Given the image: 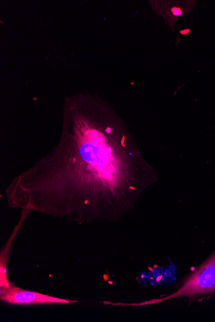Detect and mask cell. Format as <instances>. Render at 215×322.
Masks as SVG:
<instances>
[{"label": "cell", "mask_w": 215, "mask_h": 322, "mask_svg": "<svg viewBox=\"0 0 215 322\" xmlns=\"http://www.w3.org/2000/svg\"><path fill=\"white\" fill-rule=\"evenodd\" d=\"M212 292H215V253L193 273L178 291L156 303L171 298L191 297Z\"/></svg>", "instance_id": "cell-1"}, {"label": "cell", "mask_w": 215, "mask_h": 322, "mask_svg": "<svg viewBox=\"0 0 215 322\" xmlns=\"http://www.w3.org/2000/svg\"><path fill=\"white\" fill-rule=\"evenodd\" d=\"M171 12L172 13H173V15H176V16H178V15H180L182 14V10L179 7H173L171 9Z\"/></svg>", "instance_id": "cell-3"}, {"label": "cell", "mask_w": 215, "mask_h": 322, "mask_svg": "<svg viewBox=\"0 0 215 322\" xmlns=\"http://www.w3.org/2000/svg\"><path fill=\"white\" fill-rule=\"evenodd\" d=\"M106 131L107 133L110 134V133H111V128H110V127H108V128L106 129Z\"/></svg>", "instance_id": "cell-5"}, {"label": "cell", "mask_w": 215, "mask_h": 322, "mask_svg": "<svg viewBox=\"0 0 215 322\" xmlns=\"http://www.w3.org/2000/svg\"><path fill=\"white\" fill-rule=\"evenodd\" d=\"M190 32V30L189 29H186V30H181L180 31V34H182V35H186V34H187L189 32Z\"/></svg>", "instance_id": "cell-4"}, {"label": "cell", "mask_w": 215, "mask_h": 322, "mask_svg": "<svg viewBox=\"0 0 215 322\" xmlns=\"http://www.w3.org/2000/svg\"><path fill=\"white\" fill-rule=\"evenodd\" d=\"M0 300L2 302L11 305H32L48 303L70 304L77 302V300H71L48 294L34 292L21 289L9 284L0 289Z\"/></svg>", "instance_id": "cell-2"}]
</instances>
